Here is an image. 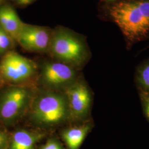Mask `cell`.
<instances>
[{
    "instance_id": "8992f818",
    "label": "cell",
    "mask_w": 149,
    "mask_h": 149,
    "mask_svg": "<svg viewBox=\"0 0 149 149\" xmlns=\"http://www.w3.org/2000/svg\"><path fill=\"white\" fill-rule=\"evenodd\" d=\"M46 28L24 23L16 40L28 51L42 52L50 47L52 36Z\"/></svg>"
},
{
    "instance_id": "9a60e30c",
    "label": "cell",
    "mask_w": 149,
    "mask_h": 149,
    "mask_svg": "<svg viewBox=\"0 0 149 149\" xmlns=\"http://www.w3.org/2000/svg\"><path fill=\"white\" fill-rule=\"evenodd\" d=\"M42 149H63L60 145L56 141L50 140L45 144Z\"/></svg>"
},
{
    "instance_id": "7c38bea8",
    "label": "cell",
    "mask_w": 149,
    "mask_h": 149,
    "mask_svg": "<svg viewBox=\"0 0 149 149\" xmlns=\"http://www.w3.org/2000/svg\"><path fill=\"white\" fill-rule=\"evenodd\" d=\"M137 80L143 91L149 93V61L142 64L137 72Z\"/></svg>"
},
{
    "instance_id": "3957f363",
    "label": "cell",
    "mask_w": 149,
    "mask_h": 149,
    "mask_svg": "<svg viewBox=\"0 0 149 149\" xmlns=\"http://www.w3.org/2000/svg\"><path fill=\"white\" fill-rule=\"evenodd\" d=\"M50 50L54 56L65 64L80 65L86 59V49L79 38L69 32L59 30L52 37Z\"/></svg>"
},
{
    "instance_id": "2e32d148",
    "label": "cell",
    "mask_w": 149,
    "mask_h": 149,
    "mask_svg": "<svg viewBox=\"0 0 149 149\" xmlns=\"http://www.w3.org/2000/svg\"><path fill=\"white\" fill-rule=\"evenodd\" d=\"M7 136L5 133L0 130V149H2L7 143Z\"/></svg>"
},
{
    "instance_id": "ac0fdd59",
    "label": "cell",
    "mask_w": 149,
    "mask_h": 149,
    "mask_svg": "<svg viewBox=\"0 0 149 149\" xmlns=\"http://www.w3.org/2000/svg\"><path fill=\"white\" fill-rule=\"evenodd\" d=\"M108 1H115V0H108Z\"/></svg>"
},
{
    "instance_id": "4fadbf2b",
    "label": "cell",
    "mask_w": 149,
    "mask_h": 149,
    "mask_svg": "<svg viewBox=\"0 0 149 149\" xmlns=\"http://www.w3.org/2000/svg\"><path fill=\"white\" fill-rule=\"evenodd\" d=\"M12 37L0 27V54L6 52L12 45Z\"/></svg>"
},
{
    "instance_id": "6da1fadb",
    "label": "cell",
    "mask_w": 149,
    "mask_h": 149,
    "mask_svg": "<svg viewBox=\"0 0 149 149\" xmlns=\"http://www.w3.org/2000/svg\"><path fill=\"white\" fill-rule=\"evenodd\" d=\"M113 20L131 43L149 35V0L123 1L109 9Z\"/></svg>"
},
{
    "instance_id": "e0dca14e",
    "label": "cell",
    "mask_w": 149,
    "mask_h": 149,
    "mask_svg": "<svg viewBox=\"0 0 149 149\" xmlns=\"http://www.w3.org/2000/svg\"><path fill=\"white\" fill-rule=\"evenodd\" d=\"M34 0H16V1L21 5H27L31 3Z\"/></svg>"
},
{
    "instance_id": "277c9868",
    "label": "cell",
    "mask_w": 149,
    "mask_h": 149,
    "mask_svg": "<svg viewBox=\"0 0 149 149\" xmlns=\"http://www.w3.org/2000/svg\"><path fill=\"white\" fill-rule=\"evenodd\" d=\"M36 66L30 59L8 52L0 61V74L6 81L18 83L28 80L35 74Z\"/></svg>"
},
{
    "instance_id": "52a82bcc",
    "label": "cell",
    "mask_w": 149,
    "mask_h": 149,
    "mask_svg": "<svg viewBox=\"0 0 149 149\" xmlns=\"http://www.w3.org/2000/svg\"><path fill=\"white\" fill-rule=\"evenodd\" d=\"M70 115L76 119L85 118L90 109L92 97L87 86L83 82H76L66 91Z\"/></svg>"
},
{
    "instance_id": "9c48e42d",
    "label": "cell",
    "mask_w": 149,
    "mask_h": 149,
    "mask_svg": "<svg viewBox=\"0 0 149 149\" xmlns=\"http://www.w3.org/2000/svg\"><path fill=\"white\" fill-rule=\"evenodd\" d=\"M23 24L12 7L5 6L0 8V27L12 39H16Z\"/></svg>"
},
{
    "instance_id": "ba28073f",
    "label": "cell",
    "mask_w": 149,
    "mask_h": 149,
    "mask_svg": "<svg viewBox=\"0 0 149 149\" xmlns=\"http://www.w3.org/2000/svg\"><path fill=\"white\" fill-rule=\"evenodd\" d=\"M42 80L51 87H61L71 84L76 77L74 70L61 63H46L43 66Z\"/></svg>"
},
{
    "instance_id": "7a4b0ae2",
    "label": "cell",
    "mask_w": 149,
    "mask_h": 149,
    "mask_svg": "<svg viewBox=\"0 0 149 149\" xmlns=\"http://www.w3.org/2000/svg\"><path fill=\"white\" fill-rule=\"evenodd\" d=\"M69 113L66 97L55 93H47L34 102L32 116L38 123L53 125L63 122Z\"/></svg>"
},
{
    "instance_id": "30bf717a",
    "label": "cell",
    "mask_w": 149,
    "mask_h": 149,
    "mask_svg": "<svg viewBox=\"0 0 149 149\" xmlns=\"http://www.w3.org/2000/svg\"><path fill=\"white\" fill-rule=\"evenodd\" d=\"M43 134L34 133L26 130H19L14 134L10 149H34Z\"/></svg>"
},
{
    "instance_id": "5bb4252c",
    "label": "cell",
    "mask_w": 149,
    "mask_h": 149,
    "mask_svg": "<svg viewBox=\"0 0 149 149\" xmlns=\"http://www.w3.org/2000/svg\"><path fill=\"white\" fill-rule=\"evenodd\" d=\"M140 95L144 113L149 120V93L141 91Z\"/></svg>"
},
{
    "instance_id": "5b68a950",
    "label": "cell",
    "mask_w": 149,
    "mask_h": 149,
    "mask_svg": "<svg viewBox=\"0 0 149 149\" xmlns=\"http://www.w3.org/2000/svg\"><path fill=\"white\" fill-rule=\"evenodd\" d=\"M29 100L30 93L26 88H9L0 98V119L6 123L15 120L24 112Z\"/></svg>"
},
{
    "instance_id": "8fae6325",
    "label": "cell",
    "mask_w": 149,
    "mask_h": 149,
    "mask_svg": "<svg viewBox=\"0 0 149 149\" xmlns=\"http://www.w3.org/2000/svg\"><path fill=\"white\" fill-rule=\"evenodd\" d=\"M90 124L65 130L63 137L69 149H78L90 130Z\"/></svg>"
},
{
    "instance_id": "d6986e66",
    "label": "cell",
    "mask_w": 149,
    "mask_h": 149,
    "mask_svg": "<svg viewBox=\"0 0 149 149\" xmlns=\"http://www.w3.org/2000/svg\"><path fill=\"white\" fill-rule=\"evenodd\" d=\"M0 3H1V0H0Z\"/></svg>"
}]
</instances>
